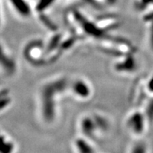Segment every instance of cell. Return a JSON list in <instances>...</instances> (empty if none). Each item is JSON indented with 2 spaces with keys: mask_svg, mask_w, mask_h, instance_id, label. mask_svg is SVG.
<instances>
[{
  "mask_svg": "<svg viewBox=\"0 0 153 153\" xmlns=\"http://www.w3.org/2000/svg\"><path fill=\"white\" fill-rule=\"evenodd\" d=\"M0 65L3 68H7V69H3L5 71H7L8 72H13L14 71V64L13 59L9 58L7 54L3 51V49L0 46Z\"/></svg>",
  "mask_w": 153,
  "mask_h": 153,
  "instance_id": "8",
  "label": "cell"
},
{
  "mask_svg": "<svg viewBox=\"0 0 153 153\" xmlns=\"http://www.w3.org/2000/svg\"><path fill=\"white\" fill-rule=\"evenodd\" d=\"M134 62V58L132 56V54H128L123 56L122 60L115 63L114 68L117 72H131L134 71L136 67Z\"/></svg>",
  "mask_w": 153,
  "mask_h": 153,
  "instance_id": "5",
  "label": "cell"
},
{
  "mask_svg": "<svg viewBox=\"0 0 153 153\" xmlns=\"http://www.w3.org/2000/svg\"><path fill=\"white\" fill-rule=\"evenodd\" d=\"M54 1L55 0H38L36 4V10L38 12L45 11L54 3Z\"/></svg>",
  "mask_w": 153,
  "mask_h": 153,
  "instance_id": "11",
  "label": "cell"
},
{
  "mask_svg": "<svg viewBox=\"0 0 153 153\" xmlns=\"http://www.w3.org/2000/svg\"><path fill=\"white\" fill-rule=\"evenodd\" d=\"M68 89L74 97L81 100L89 99L93 93V89L87 80L82 78H76L68 85Z\"/></svg>",
  "mask_w": 153,
  "mask_h": 153,
  "instance_id": "2",
  "label": "cell"
},
{
  "mask_svg": "<svg viewBox=\"0 0 153 153\" xmlns=\"http://www.w3.org/2000/svg\"><path fill=\"white\" fill-rule=\"evenodd\" d=\"M73 148L76 153H97L92 140L81 135L74 139Z\"/></svg>",
  "mask_w": 153,
  "mask_h": 153,
  "instance_id": "4",
  "label": "cell"
},
{
  "mask_svg": "<svg viewBox=\"0 0 153 153\" xmlns=\"http://www.w3.org/2000/svg\"><path fill=\"white\" fill-rule=\"evenodd\" d=\"M10 3L19 16L23 18L30 17L32 14V10L26 0H10Z\"/></svg>",
  "mask_w": 153,
  "mask_h": 153,
  "instance_id": "6",
  "label": "cell"
},
{
  "mask_svg": "<svg viewBox=\"0 0 153 153\" xmlns=\"http://www.w3.org/2000/svg\"><path fill=\"white\" fill-rule=\"evenodd\" d=\"M93 116V118L95 120L96 124H97V128L99 131V134H105L106 132L108 131L111 128V124L108 119L100 114H92Z\"/></svg>",
  "mask_w": 153,
  "mask_h": 153,
  "instance_id": "7",
  "label": "cell"
},
{
  "mask_svg": "<svg viewBox=\"0 0 153 153\" xmlns=\"http://www.w3.org/2000/svg\"><path fill=\"white\" fill-rule=\"evenodd\" d=\"M108 3L110 4H113V3H114V2H116L117 0H106Z\"/></svg>",
  "mask_w": 153,
  "mask_h": 153,
  "instance_id": "13",
  "label": "cell"
},
{
  "mask_svg": "<svg viewBox=\"0 0 153 153\" xmlns=\"http://www.w3.org/2000/svg\"><path fill=\"white\" fill-rule=\"evenodd\" d=\"M79 130L82 135L92 141L100 134L93 114L85 115L82 117L79 121Z\"/></svg>",
  "mask_w": 153,
  "mask_h": 153,
  "instance_id": "3",
  "label": "cell"
},
{
  "mask_svg": "<svg viewBox=\"0 0 153 153\" xmlns=\"http://www.w3.org/2000/svg\"><path fill=\"white\" fill-rule=\"evenodd\" d=\"M14 143L5 136H0V153H13Z\"/></svg>",
  "mask_w": 153,
  "mask_h": 153,
  "instance_id": "9",
  "label": "cell"
},
{
  "mask_svg": "<svg viewBox=\"0 0 153 153\" xmlns=\"http://www.w3.org/2000/svg\"><path fill=\"white\" fill-rule=\"evenodd\" d=\"M129 153H149L147 145L142 141H137L132 144Z\"/></svg>",
  "mask_w": 153,
  "mask_h": 153,
  "instance_id": "10",
  "label": "cell"
},
{
  "mask_svg": "<svg viewBox=\"0 0 153 153\" xmlns=\"http://www.w3.org/2000/svg\"><path fill=\"white\" fill-rule=\"evenodd\" d=\"M146 117L143 113L138 111L131 112L128 115L125 121L126 128L131 134L139 137L145 132L146 130Z\"/></svg>",
  "mask_w": 153,
  "mask_h": 153,
  "instance_id": "1",
  "label": "cell"
},
{
  "mask_svg": "<svg viewBox=\"0 0 153 153\" xmlns=\"http://www.w3.org/2000/svg\"><path fill=\"white\" fill-rule=\"evenodd\" d=\"M8 95L7 94V91L6 90H2V91H0V99L2 98V97H5V96Z\"/></svg>",
  "mask_w": 153,
  "mask_h": 153,
  "instance_id": "12",
  "label": "cell"
}]
</instances>
